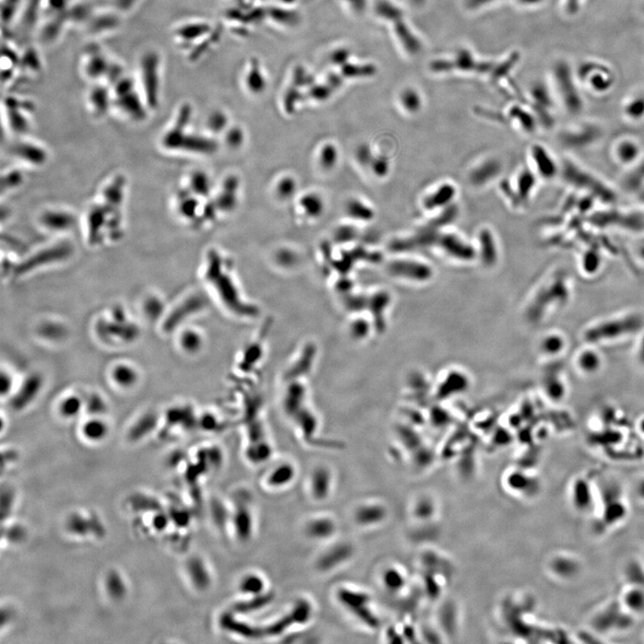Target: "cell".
<instances>
[{"label":"cell","mask_w":644,"mask_h":644,"mask_svg":"<svg viewBox=\"0 0 644 644\" xmlns=\"http://www.w3.org/2000/svg\"><path fill=\"white\" fill-rule=\"evenodd\" d=\"M331 477L329 471L319 468L312 474L311 489L313 497L317 500H323L329 496Z\"/></svg>","instance_id":"20"},{"label":"cell","mask_w":644,"mask_h":644,"mask_svg":"<svg viewBox=\"0 0 644 644\" xmlns=\"http://www.w3.org/2000/svg\"><path fill=\"white\" fill-rule=\"evenodd\" d=\"M80 409V402L78 398H70L67 399L61 405V411L65 416H74Z\"/></svg>","instance_id":"35"},{"label":"cell","mask_w":644,"mask_h":644,"mask_svg":"<svg viewBox=\"0 0 644 644\" xmlns=\"http://www.w3.org/2000/svg\"><path fill=\"white\" fill-rule=\"evenodd\" d=\"M638 493L644 500V480L640 482L639 487H638Z\"/></svg>","instance_id":"44"},{"label":"cell","mask_w":644,"mask_h":644,"mask_svg":"<svg viewBox=\"0 0 644 644\" xmlns=\"http://www.w3.org/2000/svg\"><path fill=\"white\" fill-rule=\"evenodd\" d=\"M619 601L629 614L634 616L644 615V586L627 584L623 587Z\"/></svg>","instance_id":"13"},{"label":"cell","mask_w":644,"mask_h":644,"mask_svg":"<svg viewBox=\"0 0 644 644\" xmlns=\"http://www.w3.org/2000/svg\"><path fill=\"white\" fill-rule=\"evenodd\" d=\"M352 550L347 545H338L330 548L321 557L318 561V568L321 571H330L341 565L350 557Z\"/></svg>","instance_id":"16"},{"label":"cell","mask_w":644,"mask_h":644,"mask_svg":"<svg viewBox=\"0 0 644 644\" xmlns=\"http://www.w3.org/2000/svg\"><path fill=\"white\" fill-rule=\"evenodd\" d=\"M157 417L154 414H146L131 429L129 436L132 440H137L149 433L156 425Z\"/></svg>","instance_id":"29"},{"label":"cell","mask_w":644,"mask_h":644,"mask_svg":"<svg viewBox=\"0 0 644 644\" xmlns=\"http://www.w3.org/2000/svg\"><path fill=\"white\" fill-rule=\"evenodd\" d=\"M400 101H402V109L408 113H416L420 109V105H422V100H420L418 92H414L411 89L402 92Z\"/></svg>","instance_id":"31"},{"label":"cell","mask_w":644,"mask_h":644,"mask_svg":"<svg viewBox=\"0 0 644 644\" xmlns=\"http://www.w3.org/2000/svg\"><path fill=\"white\" fill-rule=\"evenodd\" d=\"M294 478V469L289 464H282L274 470L268 478V484L273 488L284 487Z\"/></svg>","instance_id":"26"},{"label":"cell","mask_w":644,"mask_h":644,"mask_svg":"<svg viewBox=\"0 0 644 644\" xmlns=\"http://www.w3.org/2000/svg\"><path fill=\"white\" fill-rule=\"evenodd\" d=\"M41 383H43V381L37 375L31 376V377L27 378L25 384L23 385L22 389H20V391L18 392L13 401H12L14 409H23L27 405L34 400L36 395L40 391Z\"/></svg>","instance_id":"17"},{"label":"cell","mask_w":644,"mask_h":644,"mask_svg":"<svg viewBox=\"0 0 644 644\" xmlns=\"http://www.w3.org/2000/svg\"><path fill=\"white\" fill-rule=\"evenodd\" d=\"M136 372L127 366H119L114 371V378L116 383L123 386H130L136 383Z\"/></svg>","instance_id":"33"},{"label":"cell","mask_w":644,"mask_h":644,"mask_svg":"<svg viewBox=\"0 0 644 644\" xmlns=\"http://www.w3.org/2000/svg\"><path fill=\"white\" fill-rule=\"evenodd\" d=\"M626 583L644 586V564L642 559L629 562L625 570Z\"/></svg>","instance_id":"30"},{"label":"cell","mask_w":644,"mask_h":644,"mask_svg":"<svg viewBox=\"0 0 644 644\" xmlns=\"http://www.w3.org/2000/svg\"><path fill=\"white\" fill-rule=\"evenodd\" d=\"M602 138V128L596 125L586 124L566 128L559 136V141L569 150L583 151L593 147Z\"/></svg>","instance_id":"4"},{"label":"cell","mask_w":644,"mask_h":644,"mask_svg":"<svg viewBox=\"0 0 644 644\" xmlns=\"http://www.w3.org/2000/svg\"><path fill=\"white\" fill-rule=\"evenodd\" d=\"M88 407L91 413H103V411H105V405H104L103 399L97 396H94L89 399Z\"/></svg>","instance_id":"41"},{"label":"cell","mask_w":644,"mask_h":644,"mask_svg":"<svg viewBox=\"0 0 644 644\" xmlns=\"http://www.w3.org/2000/svg\"><path fill=\"white\" fill-rule=\"evenodd\" d=\"M183 345L187 350L193 351L200 347V338L195 333L187 332L183 336Z\"/></svg>","instance_id":"39"},{"label":"cell","mask_w":644,"mask_h":644,"mask_svg":"<svg viewBox=\"0 0 644 644\" xmlns=\"http://www.w3.org/2000/svg\"><path fill=\"white\" fill-rule=\"evenodd\" d=\"M594 487L588 480H574L570 487V500L575 510L583 514L593 511L595 503Z\"/></svg>","instance_id":"10"},{"label":"cell","mask_w":644,"mask_h":644,"mask_svg":"<svg viewBox=\"0 0 644 644\" xmlns=\"http://www.w3.org/2000/svg\"><path fill=\"white\" fill-rule=\"evenodd\" d=\"M335 532V523L328 517L313 519L306 527L307 535L314 539H329Z\"/></svg>","instance_id":"19"},{"label":"cell","mask_w":644,"mask_h":644,"mask_svg":"<svg viewBox=\"0 0 644 644\" xmlns=\"http://www.w3.org/2000/svg\"><path fill=\"white\" fill-rule=\"evenodd\" d=\"M635 617L629 614L621 606L619 599L608 602L592 616L593 631L601 634L615 633L617 631L627 630L633 624Z\"/></svg>","instance_id":"3"},{"label":"cell","mask_w":644,"mask_h":644,"mask_svg":"<svg viewBox=\"0 0 644 644\" xmlns=\"http://www.w3.org/2000/svg\"><path fill=\"white\" fill-rule=\"evenodd\" d=\"M161 56L156 50H147L139 61V86L149 109L160 105L161 94Z\"/></svg>","instance_id":"2"},{"label":"cell","mask_w":644,"mask_h":644,"mask_svg":"<svg viewBox=\"0 0 644 644\" xmlns=\"http://www.w3.org/2000/svg\"><path fill=\"white\" fill-rule=\"evenodd\" d=\"M137 83L132 77L125 76L110 86L112 106L125 118L140 121L145 118L149 107Z\"/></svg>","instance_id":"1"},{"label":"cell","mask_w":644,"mask_h":644,"mask_svg":"<svg viewBox=\"0 0 644 644\" xmlns=\"http://www.w3.org/2000/svg\"><path fill=\"white\" fill-rule=\"evenodd\" d=\"M70 253L71 247L67 244H59L58 246L50 247V248L36 253L32 257L18 265L17 270L14 271H16L17 275H23V274L34 270V268L44 266L45 264L61 261L63 259L69 257Z\"/></svg>","instance_id":"8"},{"label":"cell","mask_w":644,"mask_h":644,"mask_svg":"<svg viewBox=\"0 0 644 644\" xmlns=\"http://www.w3.org/2000/svg\"><path fill=\"white\" fill-rule=\"evenodd\" d=\"M18 4H19V0H7L6 4H3V22H8V23L11 22L16 14Z\"/></svg>","instance_id":"36"},{"label":"cell","mask_w":644,"mask_h":644,"mask_svg":"<svg viewBox=\"0 0 644 644\" xmlns=\"http://www.w3.org/2000/svg\"><path fill=\"white\" fill-rule=\"evenodd\" d=\"M11 389V378L8 377L5 372H2L1 375V393L2 395H5L6 393L8 392Z\"/></svg>","instance_id":"42"},{"label":"cell","mask_w":644,"mask_h":644,"mask_svg":"<svg viewBox=\"0 0 644 644\" xmlns=\"http://www.w3.org/2000/svg\"><path fill=\"white\" fill-rule=\"evenodd\" d=\"M273 599L272 593H262V594L252 596L249 601L241 602L235 606V611L237 613L255 612L266 607Z\"/></svg>","instance_id":"25"},{"label":"cell","mask_w":644,"mask_h":644,"mask_svg":"<svg viewBox=\"0 0 644 644\" xmlns=\"http://www.w3.org/2000/svg\"><path fill=\"white\" fill-rule=\"evenodd\" d=\"M85 433L91 440H100L107 433V426L100 420H92L85 425Z\"/></svg>","instance_id":"34"},{"label":"cell","mask_w":644,"mask_h":644,"mask_svg":"<svg viewBox=\"0 0 644 644\" xmlns=\"http://www.w3.org/2000/svg\"><path fill=\"white\" fill-rule=\"evenodd\" d=\"M234 524L238 538L242 541H247L250 539L253 530L252 515L246 506H242L235 513Z\"/></svg>","instance_id":"24"},{"label":"cell","mask_w":644,"mask_h":644,"mask_svg":"<svg viewBox=\"0 0 644 644\" xmlns=\"http://www.w3.org/2000/svg\"><path fill=\"white\" fill-rule=\"evenodd\" d=\"M626 170L628 172L623 180V186L626 191L634 195L644 186V156L635 165Z\"/></svg>","instance_id":"21"},{"label":"cell","mask_w":644,"mask_h":644,"mask_svg":"<svg viewBox=\"0 0 644 644\" xmlns=\"http://www.w3.org/2000/svg\"><path fill=\"white\" fill-rule=\"evenodd\" d=\"M118 17L113 14H97L89 22V28L92 34H101V32L115 29L118 25Z\"/></svg>","instance_id":"27"},{"label":"cell","mask_w":644,"mask_h":644,"mask_svg":"<svg viewBox=\"0 0 644 644\" xmlns=\"http://www.w3.org/2000/svg\"><path fill=\"white\" fill-rule=\"evenodd\" d=\"M7 107V118L9 128L14 133H22L28 127L29 120L27 112L30 111V105L25 100H19L17 98H7L6 100Z\"/></svg>","instance_id":"12"},{"label":"cell","mask_w":644,"mask_h":644,"mask_svg":"<svg viewBox=\"0 0 644 644\" xmlns=\"http://www.w3.org/2000/svg\"><path fill=\"white\" fill-rule=\"evenodd\" d=\"M642 559V561H643V564H644V556H643V559Z\"/></svg>","instance_id":"45"},{"label":"cell","mask_w":644,"mask_h":644,"mask_svg":"<svg viewBox=\"0 0 644 644\" xmlns=\"http://www.w3.org/2000/svg\"><path fill=\"white\" fill-rule=\"evenodd\" d=\"M579 363L586 371H595L599 366L598 356L595 354L586 353L581 356Z\"/></svg>","instance_id":"37"},{"label":"cell","mask_w":644,"mask_h":644,"mask_svg":"<svg viewBox=\"0 0 644 644\" xmlns=\"http://www.w3.org/2000/svg\"><path fill=\"white\" fill-rule=\"evenodd\" d=\"M112 61L98 47H92L85 52L82 70L86 79L94 83L105 80Z\"/></svg>","instance_id":"9"},{"label":"cell","mask_w":644,"mask_h":644,"mask_svg":"<svg viewBox=\"0 0 644 644\" xmlns=\"http://www.w3.org/2000/svg\"><path fill=\"white\" fill-rule=\"evenodd\" d=\"M530 156L537 178L550 181L560 175L561 164H559V160H556L554 155L544 146H533Z\"/></svg>","instance_id":"7"},{"label":"cell","mask_w":644,"mask_h":644,"mask_svg":"<svg viewBox=\"0 0 644 644\" xmlns=\"http://www.w3.org/2000/svg\"><path fill=\"white\" fill-rule=\"evenodd\" d=\"M455 189L453 184H443L438 186L425 198V207L427 210H433L436 206L447 204L454 198Z\"/></svg>","instance_id":"22"},{"label":"cell","mask_w":644,"mask_h":644,"mask_svg":"<svg viewBox=\"0 0 644 644\" xmlns=\"http://www.w3.org/2000/svg\"><path fill=\"white\" fill-rule=\"evenodd\" d=\"M200 303H201L200 300L193 298V299L188 300L187 302L182 304L167 318V320L164 322L163 330L165 332H171L177 328L178 324L183 321L184 318L199 309Z\"/></svg>","instance_id":"18"},{"label":"cell","mask_w":644,"mask_h":644,"mask_svg":"<svg viewBox=\"0 0 644 644\" xmlns=\"http://www.w3.org/2000/svg\"><path fill=\"white\" fill-rule=\"evenodd\" d=\"M116 10L127 12L133 9L140 0H111Z\"/></svg>","instance_id":"40"},{"label":"cell","mask_w":644,"mask_h":644,"mask_svg":"<svg viewBox=\"0 0 644 644\" xmlns=\"http://www.w3.org/2000/svg\"><path fill=\"white\" fill-rule=\"evenodd\" d=\"M188 572L191 579L200 590L207 589L211 583V577L207 568L202 560L193 559L188 564Z\"/></svg>","instance_id":"23"},{"label":"cell","mask_w":644,"mask_h":644,"mask_svg":"<svg viewBox=\"0 0 644 644\" xmlns=\"http://www.w3.org/2000/svg\"><path fill=\"white\" fill-rule=\"evenodd\" d=\"M162 311V304L156 298H152L146 303V312L151 318H157Z\"/></svg>","instance_id":"38"},{"label":"cell","mask_w":644,"mask_h":644,"mask_svg":"<svg viewBox=\"0 0 644 644\" xmlns=\"http://www.w3.org/2000/svg\"><path fill=\"white\" fill-rule=\"evenodd\" d=\"M39 222L45 230L53 233L65 232L73 228L76 224V217L69 211L52 208L45 211L41 215Z\"/></svg>","instance_id":"11"},{"label":"cell","mask_w":644,"mask_h":644,"mask_svg":"<svg viewBox=\"0 0 644 644\" xmlns=\"http://www.w3.org/2000/svg\"><path fill=\"white\" fill-rule=\"evenodd\" d=\"M87 98L92 113L95 116H103L110 107H112L111 88L109 85L96 83V85L89 89Z\"/></svg>","instance_id":"14"},{"label":"cell","mask_w":644,"mask_h":644,"mask_svg":"<svg viewBox=\"0 0 644 644\" xmlns=\"http://www.w3.org/2000/svg\"><path fill=\"white\" fill-rule=\"evenodd\" d=\"M14 156L34 165H41L47 159L46 152L40 146L28 142H17L12 147Z\"/></svg>","instance_id":"15"},{"label":"cell","mask_w":644,"mask_h":644,"mask_svg":"<svg viewBox=\"0 0 644 644\" xmlns=\"http://www.w3.org/2000/svg\"><path fill=\"white\" fill-rule=\"evenodd\" d=\"M239 588L244 594L256 596L264 593L265 581L257 575H248L241 581Z\"/></svg>","instance_id":"28"},{"label":"cell","mask_w":644,"mask_h":644,"mask_svg":"<svg viewBox=\"0 0 644 644\" xmlns=\"http://www.w3.org/2000/svg\"><path fill=\"white\" fill-rule=\"evenodd\" d=\"M610 155L616 165L628 169L644 156L643 147L636 137L621 136L614 140Z\"/></svg>","instance_id":"5"},{"label":"cell","mask_w":644,"mask_h":644,"mask_svg":"<svg viewBox=\"0 0 644 644\" xmlns=\"http://www.w3.org/2000/svg\"><path fill=\"white\" fill-rule=\"evenodd\" d=\"M601 258L597 253V250L590 249L584 252L581 256V264H583V270L586 273H595L601 266Z\"/></svg>","instance_id":"32"},{"label":"cell","mask_w":644,"mask_h":644,"mask_svg":"<svg viewBox=\"0 0 644 644\" xmlns=\"http://www.w3.org/2000/svg\"><path fill=\"white\" fill-rule=\"evenodd\" d=\"M548 568L550 574L557 579L571 581L580 577L583 565L577 555L568 551H560L550 557Z\"/></svg>","instance_id":"6"},{"label":"cell","mask_w":644,"mask_h":644,"mask_svg":"<svg viewBox=\"0 0 644 644\" xmlns=\"http://www.w3.org/2000/svg\"><path fill=\"white\" fill-rule=\"evenodd\" d=\"M634 195L636 196L638 201L640 202V204L644 208V186L641 188V189L638 190Z\"/></svg>","instance_id":"43"}]
</instances>
